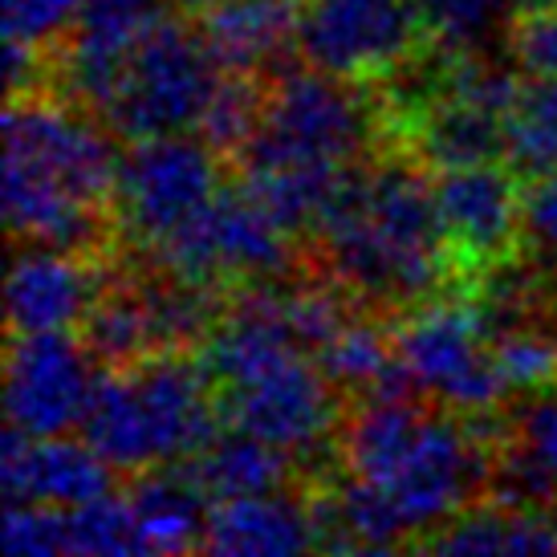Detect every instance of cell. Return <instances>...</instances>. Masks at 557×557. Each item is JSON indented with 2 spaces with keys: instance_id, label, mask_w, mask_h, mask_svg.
<instances>
[{
  "instance_id": "obj_30",
  "label": "cell",
  "mask_w": 557,
  "mask_h": 557,
  "mask_svg": "<svg viewBox=\"0 0 557 557\" xmlns=\"http://www.w3.org/2000/svg\"><path fill=\"white\" fill-rule=\"evenodd\" d=\"M257 114H261V90L248 82V74H228V78H220L212 102L203 110V139L212 143L220 156H236L252 135Z\"/></svg>"
},
{
  "instance_id": "obj_27",
  "label": "cell",
  "mask_w": 557,
  "mask_h": 557,
  "mask_svg": "<svg viewBox=\"0 0 557 557\" xmlns=\"http://www.w3.org/2000/svg\"><path fill=\"white\" fill-rule=\"evenodd\" d=\"M411 4L428 37L448 46V53H480V46L496 37L505 13L512 9V0H411Z\"/></svg>"
},
{
  "instance_id": "obj_17",
  "label": "cell",
  "mask_w": 557,
  "mask_h": 557,
  "mask_svg": "<svg viewBox=\"0 0 557 557\" xmlns=\"http://www.w3.org/2000/svg\"><path fill=\"white\" fill-rule=\"evenodd\" d=\"M82 440L119 472H143V468L163 465L156 428H151L147 403H143V391L131 367L94 379L90 407L82 416Z\"/></svg>"
},
{
  "instance_id": "obj_26",
  "label": "cell",
  "mask_w": 557,
  "mask_h": 557,
  "mask_svg": "<svg viewBox=\"0 0 557 557\" xmlns=\"http://www.w3.org/2000/svg\"><path fill=\"white\" fill-rule=\"evenodd\" d=\"M65 545L70 554H143L139 517L131 496L102 493L65 509Z\"/></svg>"
},
{
  "instance_id": "obj_5",
  "label": "cell",
  "mask_w": 557,
  "mask_h": 557,
  "mask_svg": "<svg viewBox=\"0 0 557 557\" xmlns=\"http://www.w3.org/2000/svg\"><path fill=\"white\" fill-rule=\"evenodd\" d=\"M151 252L163 277H180L208 289H220L228 281L264 285L285 277L294 261L289 233H281L240 187L220 191L200 216L163 236Z\"/></svg>"
},
{
  "instance_id": "obj_32",
  "label": "cell",
  "mask_w": 557,
  "mask_h": 557,
  "mask_svg": "<svg viewBox=\"0 0 557 557\" xmlns=\"http://www.w3.org/2000/svg\"><path fill=\"white\" fill-rule=\"evenodd\" d=\"M4 549L13 557L70 554V545H65V509H53V505H9L4 509Z\"/></svg>"
},
{
  "instance_id": "obj_3",
  "label": "cell",
  "mask_w": 557,
  "mask_h": 557,
  "mask_svg": "<svg viewBox=\"0 0 557 557\" xmlns=\"http://www.w3.org/2000/svg\"><path fill=\"white\" fill-rule=\"evenodd\" d=\"M374 110L346 78L322 70H277L261 94L257 126L236 151L240 171L294 163H350L371 143Z\"/></svg>"
},
{
  "instance_id": "obj_12",
  "label": "cell",
  "mask_w": 557,
  "mask_h": 557,
  "mask_svg": "<svg viewBox=\"0 0 557 557\" xmlns=\"http://www.w3.org/2000/svg\"><path fill=\"white\" fill-rule=\"evenodd\" d=\"M171 0H78V13L70 25V46L62 53V70L70 90L82 107L102 114L110 94L147 33L168 21Z\"/></svg>"
},
{
  "instance_id": "obj_37",
  "label": "cell",
  "mask_w": 557,
  "mask_h": 557,
  "mask_svg": "<svg viewBox=\"0 0 557 557\" xmlns=\"http://www.w3.org/2000/svg\"><path fill=\"white\" fill-rule=\"evenodd\" d=\"M533 4H549V0H512V9H533Z\"/></svg>"
},
{
  "instance_id": "obj_35",
  "label": "cell",
  "mask_w": 557,
  "mask_h": 557,
  "mask_svg": "<svg viewBox=\"0 0 557 557\" xmlns=\"http://www.w3.org/2000/svg\"><path fill=\"white\" fill-rule=\"evenodd\" d=\"M512 440L537 460L545 476L554 480L557 488V395H537L517 411V428Z\"/></svg>"
},
{
  "instance_id": "obj_25",
  "label": "cell",
  "mask_w": 557,
  "mask_h": 557,
  "mask_svg": "<svg viewBox=\"0 0 557 557\" xmlns=\"http://www.w3.org/2000/svg\"><path fill=\"white\" fill-rule=\"evenodd\" d=\"M395 342L371 322H350L334 342H325L318 350V371L338 391H374L383 383V374L395 362Z\"/></svg>"
},
{
  "instance_id": "obj_36",
  "label": "cell",
  "mask_w": 557,
  "mask_h": 557,
  "mask_svg": "<svg viewBox=\"0 0 557 557\" xmlns=\"http://www.w3.org/2000/svg\"><path fill=\"white\" fill-rule=\"evenodd\" d=\"M175 4H184L187 13H203V9H212L216 0H175Z\"/></svg>"
},
{
  "instance_id": "obj_24",
  "label": "cell",
  "mask_w": 557,
  "mask_h": 557,
  "mask_svg": "<svg viewBox=\"0 0 557 557\" xmlns=\"http://www.w3.org/2000/svg\"><path fill=\"white\" fill-rule=\"evenodd\" d=\"M505 163L517 175H554L557 171V78H533L509 114Z\"/></svg>"
},
{
  "instance_id": "obj_9",
  "label": "cell",
  "mask_w": 557,
  "mask_h": 557,
  "mask_svg": "<svg viewBox=\"0 0 557 557\" xmlns=\"http://www.w3.org/2000/svg\"><path fill=\"white\" fill-rule=\"evenodd\" d=\"M94 379L90 350L65 330L13 334L4 362V416L25 435H65L82 428Z\"/></svg>"
},
{
  "instance_id": "obj_15",
  "label": "cell",
  "mask_w": 557,
  "mask_h": 557,
  "mask_svg": "<svg viewBox=\"0 0 557 557\" xmlns=\"http://www.w3.org/2000/svg\"><path fill=\"white\" fill-rule=\"evenodd\" d=\"M208 554H301L318 549L313 512L301 500H289L281 493L264 496H233L216 500L208 512L203 533Z\"/></svg>"
},
{
  "instance_id": "obj_16",
  "label": "cell",
  "mask_w": 557,
  "mask_h": 557,
  "mask_svg": "<svg viewBox=\"0 0 557 557\" xmlns=\"http://www.w3.org/2000/svg\"><path fill=\"white\" fill-rule=\"evenodd\" d=\"M294 0H216L200 13V37L224 74H257L294 46Z\"/></svg>"
},
{
  "instance_id": "obj_29",
  "label": "cell",
  "mask_w": 557,
  "mask_h": 557,
  "mask_svg": "<svg viewBox=\"0 0 557 557\" xmlns=\"http://www.w3.org/2000/svg\"><path fill=\"white\" fill-rule=\"evenodd\" d=\"M496 367L512 391H545L557 383V338L537 325H517L493 338Z\"/></svg>"
},
{
  "instance_id": "obj_28",
  "label": "cell",
  "mask_w": 557,
  "mask_h": 557,
  "mask_svg": "<svg viewBox=\"0 0 557 557\" xmlns=\"http://www.w3.org/2000/svg\"><path fill=\"white\" fill-rule=\"evenodd\" d=\"M350 289L334 285H301L294 294H281L285 301V318L301 350L318 355L325 342H334L350 325Z\"/></svg>"
},
{
  "instance_id": "obj_7",
  "label": "cell",
  "mask_w": 557,
  "mask_h": 557,
  "mask_svg": "<svg viewBox=\"0 0 557 557\" xmlns=\"http://www.w3.org/2000/svg\"><path fill=\"white\" fill-rule=\"evenodd\" d=\"M423 33L411 0H306L294 46L313 70L358 82L416 62Z\"/></svg>"
},
{
  "instance_id": "obj_10",
  "label": "cell",
  "mask_w": 557,
  "mask_h": 557,
  "mask_svg": "<svg viewBox=\"0 0 557 557\" xmlns=\"http://www.w3.org/2000/svg\"><path fill=\"white\" fill-rule=\"evenodd\" d=\"M435 212L448 240V257L468 269L509 264L521 240V187L517 171L500 163L444 168L435 175Z\"/></svg>"
},
{
  "instance_id": "obj_33",
  "label": "cell",
  "mask_w": 557,
  "mask_h": 557,
  "mask_svg": "<svg viewBox=\"0 0 557 557\" xmlns=\"http://www.w3.org/2000/svg\"><path fill=\"white\" fill-rule=\"evenodd\" d=\"M521 236L537 269H545L557 281V171L537 175L525 191V212H521Z\"/></svg>"
},
{
  "instance_id": "obj_8",
  "label": "cell",
  "mask_w": 557,
  "mask_h": 557,
  "mask_svg": "<svg viewBox=\"0 0 557 557\" xmlns=\"http://www.w3.org/2000/svg\"><path fill=\"white\" fill-rule=\"evenodd\" d=\"M395 350L416 374L419 391L435 395L456 411H488L505 395V374L488 350V334L480 325L476 310L465 306H428L399 330Z\"/></svg>"
},
{
  "instance_id": "obj_11",
  "label": "cell",
  "mask_w": 557,
  "mask_h": 557,
  "mask_svg": "<svg viewBox=\"0 0 557 557\" xmlns=\"http://www.w3.org/2000/svg\"><path fill=\"white\" fill-rule=\"evenodd\" d=\"M334 383L301 355L285 358L236 391H220V416L233 428L269 440L285 451L310 456L334 428Z\"/></svg>"
},
{
  "instance_id": "obj_2",
  "label": "cell",
  "mask_w": 557,
  "mask_h": 557,
  "mask_svg": "<svg viewBox=\"0 0 557 557\" xmlns=\"http://www.w3.org/2000/svg\"><path fill=\"white\" fill-rule=\"evenodd\" d=\"M119 156L65 102L9 94L4 114V220L16 240L94 252L107 240L102 208L114 203Z\"/></svg>"
},
{
  "instance_id": "obj_1",
  "label": "cell",
  "mask_w": 557,
  "mask_h": 557,
  "mask_svg": "<svg viewBox=\"0 0 557 557\" xmlns=\"http://www.w3.org/2000/svg\"><path fill=\"white\" fill-rule=\"evenodd\" d=\"M313 236L322 240L330 281L374 310L419 306L448 277L435 187L411 159H383L350 171Z\"/></svg>"
},
{
  "instance_id": "obj_19",
  "label": "cell",
  "mask_w": 557,
  "mask_h": 557,
  "mask_svg": "<svg viewBox=\"0 0 557 557\" xmlns=\"http://www.w3.org/2000/svg\"><path fill=\"white\" fill-rule=\"evenodd\" d=\"M423 549L435 554H557L554 509H525V505H480L456 512L435 537H423Z\"/></svg>"
},
{
  "instance_id": "obj_14",
  "label": "cell",
  "mask_w": 557,
  "mask_h": 557,
  "mask_svg": "<svg viewBox=\"0 0 557 557\" xmlns=\"http://www.w3.org/2000/svg\"><path fill=\"white\" fill-rule=\"evenodd\" d=\"M86 252L33 245L16 252L9 269V334H46V330H70L82 325L90 306L102 294V273L82 261Z\"/></svg>"
},
{
  "instance_id": "obj_18",
  "label": "cell",
  "mask_w": 557,
  "mask_h": 557,
  "mask_svg": "<svg viewBox=\"0 0 557 557\" xmlns=\"http://www.w3.org/2000/svg\"><path fill=\"white\" fill-rule=\"evenodd\" d=\"M350 163H294L273 171H240V191L277 224L281 233L306 236L322 228L350 180Z\"/></svg>"
},
{
  "instance_id": "obj_21",
  "label": "cell",
  "mask_w": 557,
  "mask_h": 557,
  "mask_svg": "<svg viewBox=\"0 0 557 557\" xmlns=\"http://www.w3.org/2000/svg\"><path fill=\"white\" fill-rule=\"evenodd\" d=\"M180 465L187 468V476L200 484L212 505L233 500V496L281 493L285 480H289V451L240 432V428L228 435H216L208 448L180 460Z\"/></svg>"
},
{
  "instance_id": "obj_31",
  "label": "cell",
  "mask_w": 557,
  "mask_h": 557,
  "mask_svg": "<svg viewBox=\"0 0 557 557\" xmlns=\"http://www.w3.org/2000/svg\"><path fill=\"white\" fill-rule=\"evenodd\" d=\"M509 53L517 70H525L529 78H557V4H533L512 16L509 29Z\"/></svg>"
},
{
  "instance_id": "obj_6",
  "label": "cell",
  "mask_w": 557,
  "mask_h": 557,
  "mask_svg": "<svg viewBox=\"0 0 557 557\" xmlns=\"http://www.w3.org/2000/svg\"><path fill=\"white\" fill-rule=\"evenodd\" d=\"M216 147L191 135H159L131 143L119 159L114 216L135 245L156 248L163 236L196 220L220 196Z\"/></svg>"
},
{
  "instance_id": "obj_20",
  "label": "cell",
  "mask_w": 557,
  "mask_h": 557,
  "mask_svg": "<svg viewBox=\"0 0 557 557\" xmlns=\"http://www.w3.org/2000/svg\"><path fill=\"white\" fill-rule=\"evenodd\" d=\"M131 505L139 517L143 554H187V549H203V533H208V512L212 500L203 488L187 476L184 465L171 472H151L131 488Z\"/></svg>"
},
{
  "instance_id": "obj_22",
  "label": "cell",
  "mask_w": 557,
  "mask_h": 557,
  "mask_svg": "<svg viewBox=\"0 0 557 557\" xmlns=\"http://www.w3.org/2000/svg\"><path fill=\"white\" fill-rule=\"evenodd\" d=\"M416 143H419V159L432 163L435 171L493 163V159H500L505 147H509V119L440 94V98L428 102V110L419 114Z\"/></svg>"
},
{
  "instance_id": "obj_23",
  "label": "cell",
  "mask_w": 557,
  "mask_h": 557,
  "mask_svg": "<svg viewBox=\"0 0 557 557\" xmlns=\"http://www.w3.org/2000/svg\"><path fill=\"white\" fill-rule=\"evenodd\" d=\"M82 346L107 371H123V367H135L147 355H156L143 289L126 285V281L102 289L98 301L90 306V313L82 318Z\"/></svg>"
},
{
  "instance_id": "obj_4",
  "label": "cell",
  "mask_w": 557,
  "mask_h": 557,
  "mask_svg": "<svg viewBox=\"0 0 557 557\" xmlns=\"http://www.w3.org/2000/svg\"><path fill=\"white\" fill-rule=\"evenodd\" d=\"M216 70L200 33L168 16L126 58L123 78L102 107V123L131 143L187 135L203 123V110L220 86Z\"/></svg>"
},
{
  "instance_id": "obj_34",
  "label": "cell",
  "mask_w": 557,
  "mask_h": 557,
  "mask_svg": "<svg viewBox=\"0 0 557 557\" xmlns=\"http://www.w3.org/2000/svg\"><path fill=\"white\" fill-rule=\"evenodd\" d=\"M4 4V37L25 46H46L70 33L78 0H0Z\"/></svg>"
},
{
  "instance_id": "obj_13",
  "label": "cell",
  "mask_w": 557,
  "mask_h": 557,
  "mask_svg": "<svg viewBox=\"0 0 557 557\" xmlns=\"http://www.w3.org/2000/svg\"><path fill=\"white\" fill-rule=\"evenodd\" d=\"M0 480L9 505L74 509L110 493V465L90 444H70L62 435H25L9 423Z\"/></svg>"
}]
</instances>
